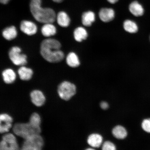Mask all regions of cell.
<instances>
[{
    "label": "cell",
    "mask_w": 150,
    "mask_h": 150,
    "mask_svg": "<svg viewBox=\"0 0 150 150\" xmlns=\"http://www.w3.org/2000/svg\"><path fill=\"white\" fill-rule=\"evenodd\" d=\"M54 2L57 3H60L62 2L64 0H52Z\"/></svg>",
    "instance_id": "f546056e"
},
{
    "label": "cell",
    "mask_w": 150,
    "mask_h": 150,
    "mask_svg": "<svg viewBox=\"0 0 150 150\" xmlns=\"http://www.w3.org/2000/svg\"><path fill=\"white\" fill-rule=\"evenodd\" d=\"M18 73L21 79L24 81L30 79L33 74V71L31 69L24 67H21L18 69Z\"/></svg>",
    "instance_id": "ac0fdd59"
},
{
    "label": "cell",
    "mask_w": 150,
    "mask_h": 150,
    "mask_svg": "<svg viewBox=\"0 0 150 150\" xmlns=\"http://www.w3.org/2000/svg\"><path fill=\"white\" fill-rule=\"evenodd\" d=\"M17 141H6L2 140L0 143V150H19Z\"/></svg>",
    "instance_id": "ffe728a7"
},
{
    "label": "cell",
    "mask_w": 150,
    "mask_h": 150,
    "mask_svg": "<svg viewBox=\"0 0 150 150\" xmlns=\"http://www.w3.org/2000/svg\"><path fill=\"white\" fill-rule=\"evenodd\" d=\"M108 2H109L112 4H114L117 3L119 0H107Z\"/></svg>",
    "instance_id": "f1b7e54d"
},
{
    "label": "cell",
    "mask_w": 150,
    "mask_h": 150,
    "mask_svg": "<svg viewBox=\"0 0 150 150\" xmlns=\"http://www.w3.org/2000/svg\"><path fill=\"white\" fill-rule=\"evenodd\" d=\"M30 97L32 102L37 106H42L45 102V97L42 92L39 90H34L32 91Z\"/></svg>",
    "instance_id": "9c48e42d"
},
{
    "label": "cell",
    "mask_w": 150,
    "mask_h": 150,
    "mask_svg": "<svg viewBox=\"0 0 150 150\" xmlns=\"http://www.w3.org/2000/svg\"><path fill=\"white\" fill-rule=\"evenodd\" d=\"M21 50L18 47L14 46L11 48L9 52L11 60L16 65H23L27 63V56L21 54Z\"/></svg>",
    "instance_id": "8992f818"
},
{
    "label": "cell",
    "mask_w": 150,
    "mask_h": 150,
    "mask_svg": "<svg viewBox=\"0 0 150 150\" xmlns=\"http://www.w3.org/2000/svg\"><path fill=\"white\" fill-rule=\"evenodd\" d=\"M142 127L144 131L150 133V118L144 119L142 122Z\"/></svg>",
    "instance_id": "d4e9b609"
},
{
    "label": "cell",
    "mask_w": 150,
    "mask_h": 150,
    "mask_svg": "<svg viewBox=\"0 0 150 150\" xmlns=\"http://www.w3.org/2000/svg\"><path fill=\"white\" fill-rule=\"evenodd\" d=\"M67 63L69 66L72 67H77L80 64L78 57L74 52L69 53L66 59Z\"/></svg>",
    "instance_id": "7402d4cb"
},
{
    "label": "cell",
    "mask_w": 150,
    "mask_h": 150,
    "mask_svg": "<svg viewBox=\"0 0 150 150\" xmlns=\"http://www.w3.org/2000/svg\"><path fill=\"white\" fill-rule=\"evenodd\" d=\"M2 76L4 81L7 84L13 83L16 78V75L12 69H6L2 72Z\"/></svg>",
    "instance_id": "9a60e30c"
},
{
    "label": "cell",
    "mask_w": 150,
    "mask_h": 150,
    "mask_svg": "<svg viewBox=\"0 0 150 150\" xmlns=\"http://www.w3.org/2000/svg\"><path fill=\"white\" fill-rule=\"evenodd\" d=\"M123 28L127 32L132 33H136L138 30L137 25L135 22L129 20L124 22Z\"/></svg>",
    "instance_id": "603a6c76"
},
{
    "label": "cell",
    "mask_w": 150,
    "mask_h": 150,
    "mask_svg": "<svg viewBox=\"0 0 150 150\" xmlns=\"http://www.w3.org/2000/svg\"><path fill=\"white\" fill-rule=\"evenodd\" d=\"M100 106L101 108L103 109V110H104L107 109L109 106L108 103L105 102H101L100 104Z\"/></svg>",
    "instance_id": "4316f807"
},
{
    "label": "cell",
    "mask_w": 150,
    "mask_h": 150,
    "mask_svg": "<svg viewBox=\"0 0 150 150\" xmlns=\"http://www.w3.org/2000/svg\"><path fill=\"white\" fill-rule=\"evenodd\" d=\"M129 10L131 14L136 17L142 16L144 14L143 7L137 1H133L130 4L129 6Z\"/></svg>",
    "instance_id": "8fae6325"
},
{
    "label": "cell",
    "mask_w": 150,
    "mask_h": 150,
    "mask_svg": "<svg viewBox=\"0 0 150 150\" xmlns=\"http://www.w3.org/2000/svg\"><path fill=\"white\" fill-rule=\"evenodd\" d=\"M85 150H95V149H92V148H89V149H86Z\"/></svg>",
    "instance_id": "4dcf8cb0"
},
{
    "label": "cell",
    "mask_w": 150,
    "mask_h": 150,
    "mask_svg": "<svg viewBox=\"0 0 150 150\" xmlns=\"http://www.w3.org/2000/svg\"><path fill=\"white\" fill-rule=\"evenodd\" d=\"M19 150H22L21 149H19Z\"/></svg>",
    "instance_id": "1f68e13d"
},
{
    "label": "cell",
    "mask_w": 150,
    "mask_h": 150,
    "mask_svg": "<svg viewBox=\"0 0 150 150\" xmlns=\"http://www.w3.org/2000/svg\"></svg>",
    "instance_id": "d6a6232c"
},
{
    "label": "cell",
    "mask_w": 150,
    "mask_h": 150,
    "mask_svg": "<svg viewBox=\"0 0 150 150\" xmlns=\"http://www.w3.org/2000/svg\"><path fill=\"white\" fill-rule=\"evenodd\" d=\"M57 23L62 27H67L70 25V19L66 13L61 11L56 17Z\"/></svg>",
    "instance_id": "7c38bea8"
},
{
    "label": "cell",
    "mask_w": 150,
    "mask_h": 150,
    "mask_svg": "<svg viewBox=\"0 0 150 150\" xmlns=\"http://www.w3.org/2000/svg\"><path fill=\"white\" fill-rule=\"evenodd\" d=\"M102 150H116V147L111 142L107 141L103 144Z\"/></svg>",
    "instance_id": "484cf974"
},
{
    "label": "cell",
    "mask_w": 150,
    "mask_h": 150,
    "mask_svg": "<svg viewBox=\"0 0 150 150\" xmlns=\"http://www.w3.org/2000/svg\"><path fill=\"white\" fill-rule=\"evenodd\" d=\"M29 123L35 128H41V119L40 115L36 112L33 113L30 117Z\"/></svg>",
    "instance_id": "cb8c5ba5"
},
{
    "label": "cell",
    "mask_w": 150,
    "mask_h": 150,
    "mask_svg": "<svg viewBox=\"0 0 150 150\" xmlns=\"http://www.w3.org/2000/svg\"><path fill=\"white\" fill-rule=\"evenodd\" d=\"M13 119L9 114H2L0 116V132L1 133L8 132L12 127Z\"/></svg>",
    "instance_id": "52a82bcc"
},
{
    "label": "cell",
    "mask_w": 150,
    "mask_h": 150,
    "mask_svg": "<svg viewBox=\"0 0 150 150\" xmlns=\"http://www.w3.org/2000/svg\"><path fill=\"white\" fill-rule=\"evenodd\" d=\"M61 43L54 39L43 40L40 46V53L46 61L50 63L59 62L63 59L64 54L60 50Z\"/></svg>",
    "instance_id": "6da1fadb"
},
{
    "label": "cell",
    "mask_w": 150,
    "mask_h": 150,
    "mask_svg": "<svg viewBox=\"0 0 150 150\" xmlns=\"http://www.w3.org/2000/svg\"><path fill=\"white\" fill-rule=\"evenodd\" d=\"M13 131L17 136L25 140L35 135L40 134L41 129L35 128L29 122L18 123L14 125Z\"/></svg>",
    "instance_id": "3957f363"
},
{
    "label": "cell",
    "mask_w": 150,
    "mask_h": 150,
    "mask_svg": "<svg viewBox=\"0 0 150 150\" xmlns=\"http://www.w3.org/2000/svg\"><path fill=\"white\" fill-rule=\"evenodd\" d=\"M95 20V15L91 11L83 13L82 16V22L84 26L90 27Z\"/></svg>",
    "instance_id": "5bb4252c"
},
{
    "label": "cell",
    "mask_w": 150,
    "mask_h": 150,
    "mask_svg": "<svg viewBox=\"0 0 150 150\" xmlns=\"http://www.w3.org/2000/svg\"><path fill=\"white\" fill-rule=\"evenodd\" d=\"M112 132L113 136L118 139H124L126 138L127 135L126 129L121 125H117L114 127L112 129Z\"/></svg>",
    "instance_id": "44dd1931"
},
{
    "label": "cell",
    "mask_w": 150,
    "mask_h": 150,
    "mask_svg": "<svg viewBox=\"0 0 150 150\" xmlns=\"http://www.w3.org/2000/svg\"><path fill=\"white\" fill-rule=\"evenodd\" d=\"M88 143L93 148H99L102 145L103 138L100 135L93 134L90 135L87 139Z\"/></svg>",
    "instance_id": "4fadbf2b"
},
{
    "label": "cell",
    "mask_w": 150,
    "mask_h": 150,
    "mask_svg": "<svg viewBox=\"0 0 150 150\" xmlns=\"http://www.w3.org/2000/svg\"><path fill=\"white\" fill-rule=\"evenodd\" d=\"M74 38L77 42H81L87 38L88 33L85 28L82 27L77 28L74 33Z\"/></svg>",
    "instance_id": "d6986e66"
},
{
    "label": "cell",
    "mask_w": 150,
    "mask_h": 150,
    "mask_svg": "<svg viewBox=\"0 0 150 150\" xmlns=\"http://www.w3.org/2000/svg\"><path fill=\"white\" fill-rule=\"evenodd\" d=\"M41 4V0H31L30 9L34 18L40 23H53L56 17L55 11L51 8H43Z\"/></svg>",
    "instance_id": "7a4b0ae2"
},
{
    "label": "cell",
    "mask_w": 150,
    "mask_h": 150,
    "mask_svg": "<svg viewBox=\"0 0 150 150\" xmlns=\"http://www.w3.org/2000/svg\"><path fill=\"white\" fill-rule=\"evenodd\" d=\"M100 19L104 22L111 21L115 17V12L111 8H103L99 13Z\"/></svg>",
    "instance_id": "30bf717a"
},
{
    "label": "cell",
    "mask_w": 150,
    "mask_h": 150,
    "mask_svg": "<svg viewBox=\"0 0 150 150\" xmlns=\"http://www.w3.org/2000/svg\"><path fill=\"white\" fill-rule=\"evenodd\" d=\"M3 36L8 40H11L16 38L17 35V31L14 26L7 27L3 30Z\"/></svg>",
    "instance_id": "2e32d148"
},
{
    "label": "cell",
    "mask_w": 150,
    "mask_h": 150,
    "mask_svg": "<svg viewBox=\"0 0 150 150\" xmlns=\"http://www.w3.org/2000/svg\"><path fill=\"white\" fill-rule=\"evenodd\" d=\"M20 28L22 32L29 35L35 34L37 31L36 24L29 21H22L20 24Z\"/></svg>",
    "instance_id": "ba28073f"
},
{
    "label": "cell",
    "mask_w": 150,
    "mask_h": 150,
    "mask_svg": "<svg viewBox=\"0 0 150 150\" xmlns=\"http://www.w3.org/2000/svg\"><path fill=\"white\" fill-rule=\"evenodd\" d=\"M44 141L39 134H35L25 139L22 145V150H42Z\"/></svg>",
    "instance_id": "5b68a950"
},
{
    "label": "cell",
    "mask_w": 150,
    "mask_h": 150,
    "mask_svg": "<svg viewBox=\"0 0 150 150\" xmlns=\"http://www.w3.org/2000/svg\"><path fill=\"white\" fill-rule=\"evenodd\" d=\"M9 1L10 0H0V1L2 4H6L7 3H8Z\"/></svg>",
    "instance_id": "83f0119b"
},
{
    "label": "cell",
    "mask_w": 150,
    "mask_h": 150,
    "mask_svg": "<svg viewBox=\"0 0 150 150\" xmlns=\"http://www.w3.org/2000/svg\"><path fill=\"white\" fill-rule=\"evenodd\" d=\"M41 31L44 36L49 37L56 34V29L52 23H45L42 26Z\"/></svg>",
    "instance_id": "e0dca14e"
},
{
    "label": "cell",
    "mask_w": 150,
    "mask_h": 150,
    "mask_svg": "<svg viewBox=\"0 0 150 150\" xmlns=\"http://www.w3.org/2000/svg\"><path fill=\"white\" fill-rule=\"evenodd\" d=\"M76 92V86L68 81L62 82L58 88V93L59 96L64 100H70L75 95Z\"/></svg>",
    "instance_id": "277c9868"
}]
</instances>
